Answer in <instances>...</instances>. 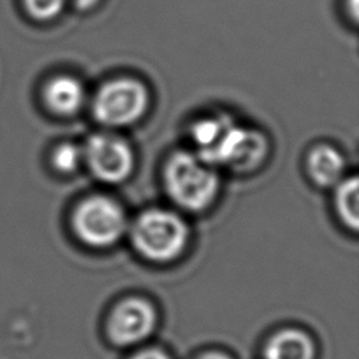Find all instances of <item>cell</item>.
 <instances>
[{
    "label": "cell",
    "instance_id": "9c48e42d",
    "mask_svg": "<svg viewBox=\"0 0 359 359\" xmlns=\"http://www.w3.org/2000/svg\"><path fill=\"white\" fill-rule=\"evenodd\" d=\"M307 171L318 187H335L345 175V158L332 146L318 144L307 156Z\"/></svg>",
    "mask_w": 359,
    "mask_h": 359
},
{
    "label": "cell",
    "instance_id": "8992f818",
    "mask_svg": "<svg viewBox=\"0 0 359 359\" xmlns=\"http://www.w3.org/2000/svg\"><path fill=\"white\" fill-rule=\"evenodd\" d=\"M83 161L93 175L107 184H119L133 171L132 147L121 137L109 133H95L83 146Z\"/></svg>",
    "mask_w": 359,
    "mask_h": 359
},
{
    "label": "cell",
    "instance_id": "8fae6325",
    "mask_svg": "<svg viewBox=\"0 0 359 359\" xmlns=\"http://www.w3.org/2000/svg\"><path fill=\"white\" fill-rule=\"evenodd\" d=\"M230 116L224 114L209 115L195 121L191 126V139L198 149V156L205 157L222 140L226 130L233 125Z\"/></svg>",
    "mask_w": 359,
    "mask_h": 359
},
{
    "label": "cell",
    "instance_id": "7c38bea8",
    "mask_svg": "<svg viewBox=\"0 0 359 359\" xmlns=\"http://www.w3.org/2000/svg\"><path fill=\"white\" fill-rule=\"evenodd\" d=\"M335 208L339 219L346 227H359V182L358 177L341 180L335 185Z\"/></svg>",
    "mask_w": 359,
    "mask_h": 359
},
{
    "label": "cell",
    "instance_id": "3957f363",
    "mask_svg": "<svg viewBox=\"0 0 359 359\" xmlns=\"http://www.w3.org/2000/svg\"><path fill=\"white\" fill-rule=\"evenodd\" d=\"M149 107L146 86L133 77H116L104 83L93 98L95 121L108 128H122L139 121Z\"/></svg>",
    "mask_w": 359,
    "mask_h": 359
},
{
    "label": "cell",
    "instance_id": "9a60e30c",
    "mask_svg": "<svg viewBox=\"0 0 359 359\" xmlns=\"http://www.w3.org/2000/svg\"><path fill=\"white\" fill-rule=\"evenodd\" d=\"M130 359H170L164 352L157 351V349H144L133 355Z\"/></svg>",
    "mask_w": 359,
    "mask_h": 359
},
{
    "label": "cell",
    "instance_id": "4fadbf2b",
    "mask_svg": "<svg viewBox=\"0 0 359 359\" xmlns=\"http://www.w3.org/2000/svg\"><path fill=\"white\" fill-rule=\"evenodd\" d=\"M83 161V147L65 142L55 147L52 153V164L53 167L65 174L76 171Z\"/></svg>",
    "mask_w": 359,
    "mask_h": 359
},
{
    "label": "cell",
    "instance_id": "e0dca14e",
    "mask_svg": "<svg viewBox=\"0 0 359 359\" xmlns=\"http://www.w3.org/2000/svg\"><path fill=\"white\" fill-rule=\"evenodd\" d=\"M100 0H73L74 6L79 8V10H90L93 8Z\"/></svg>",
    "mask_w": 359,
    "mask_h": 359
},
{
    "label": "cell",
    "instance_id": "2e32d148",
    "mask_svg": "<svg viewBox=\"0 0 359 359\" xmlns=\"http://www.w3.org/2000/svg\"><path fill=\"white\" fill-rule=\"evenodd\" d=\"M346 7L349 10L351 18L356 22L358 15H359V0H346Z\"/></svg>",
    "mask_w": 359,
    "mask_h": 359
},
{
    "label": "cell",
    "instance_id": "ba28073f",
    "mask_svg": "<svg viewBox=\"0 0 359 359\" xmlns=\"http://www.w3.org/2000/svg\"><path fill=\"white\" fill-rule=\"evenodd\" d=\"M86 98L83 84L73 76L60 74L50 79L43 90V100L50 111L57 115L76 114Z\"/></svg>",
    "mask_w": 359,
    "mask_h": 359
},
{
    "label": "cell",
    "instance_id": "5bb4252c",
    "mask_svg": "<svg viewBox=\"0 0 359 359\" xmlns=\"http://www.w3.org/2000/svg\"><path fill=\"white\" fill-rule=\"evenodd\" d=\"M28 13L36 20H50L56 17L63 6L65 0H24Z\"/></svg>",
    "mask_w": 359,
    "mask_h": 359
},
{
    "label": "cell",
    "instance_id": "7a4b0ae2",
    "mask_svg": "<svg viewBox=\"0 0 359 359\" xmlns=\"http://www.w3.org/2000/svg\"><path fill=\"white\" fill-rule=\"evenodd\" d=\"M188 236L187 223L177 213L165 209L142 212L130 227L135 250L154 262L177 258L184 251Z\"/></svg>",
    "mask_w": 359,
    "mask_h": 359
},
{
    "label": "cell",
    "instance_id": "277c9868",
    "mask_svg": "<svg viewBox=\"0 0 359 359\" xmlns=\"http://www.w3.org/2000/svg\"><path fill=\"white\" fill-rule=\"evenodd\" d=\"M126 227L128 219L123 208L105 195L83 199L73 213V229L77 237L91 247L115 244Z\"/></svg>",
    "mask_w": 359,
    "mask_h": 359
},
{
    "label": "cell",
    "instance_id": "ac0fdd59",
    "mask_svg": "<svg viewBox=\"0 0 359 359\" xmlns=\"http://www.w3.org/2000/svg\"><path fill=\"white\" fill-rule=\"evenodd\" d=\"M198 359H230V358L220 352H210V353H205V355L199 356Z\"/></svg>",
    "mask_w": 359,
    "mask_h": 359
},
{
    "label": "cell",
    "instance_id": "6da1fadb",
    "mask_svg": "<svg viewBox=\"0 0 359 359\" xmlns=\"http://www.w3.org/2000/svg\"><path fill=\"white\" fill-rule=\"evenodd\" d=\"M163 181L170 199L181 209L201 212L209 208L220 180L213 165L189 151H174L165 161Z\"/></svg>",
    "mask_w": 359,
    "mask_h": 359
},
{
    "label": "cell",
    "instance_id": "52a82bcc",
    "mask_svg": "<svg viewBox=\"0 0 359 359\" xmlns=\"http://www.w3.org/2000/svg\"><path fill=\"white\" fill-rule=\"evenodd\" d=\"M156 320V310L147 300L140 297L125 299L109 314L108 337L118 346L139 344L151 335Z\"/></svg>",
    "mask_w": 359,
    "mask_h": 359
},
{
    "label": "cell",
    "instance_id": "30bf717a",
    "mask_svg": "<svg viewBox=\"0 0 359 359\" xmlns=\"http://www.w3.org/2000/svg\"><path fill=\"white\" fill-rule=\"evenodd\" d=\"M265 359H314L310 337L297 330H283L272 335L265 348Z\"/></svg>",
    "mask_w": 359,
    "mask_h": 359
},
{
    "label": "cell",
    "instance_id": "5b68a950",
    "mask_svg": "<svg viewBox=\"0 0 359 359\" xmlns=\"http://www.w3.org/2000/svg\"><path fill=\"white\" fill-rule=\"evenodd\" d=\"M268 153V140L264 133L231 125L222 140L205 157L210 165H223L231 171L248 172L261 165Z\"/></svg>",
    "mask_w": 359,
    "mask_h": 359
}]
</instances>
